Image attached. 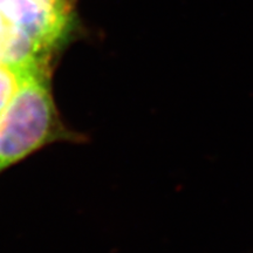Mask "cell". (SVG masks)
Segmentation results:
<instances>
[{"mask_svg":"<svg viewBox=\"0 0 253 253\" xmlns=\"http://www.w3.org/2000/svg\"><path fill=\"white\" fill-rule=\"evenodd\" d=\"M28 71H32V69H28ZM28 71H20L11 66L0 63V114L4 112V109L13 99L20 87L24 75Z\"/></svg>","mask_w":253,"mask_h":253,"instance_id":"obj_3","label":"cell"},{"mask_svg":"<svg viewBox=\"0 0 253 253\" xmlns=\"http://www.w3.org/2000/svg\"><path fill=\"white\" fill-rule=\"evenodd\" d=\"M67 0H0V14L20 28L41 49L54 46L69 24Z\"/></svg>","mask_w":253,"mask_h":253,"instance_id":"obj_2","label":"cell"},{"mask_svg":"<svg viewBox=\"0 0 253 253\" xmlns=\"http://www.w3.org/2000/svg\"><path fill=\"white\" fill-rule=\"evenodd\" d=\"M53 103L40 68L26 72L0 114V170L45 143L53 125Z\"/></svg>","mask_w":253,"mask_h":253,"instance_id":"obj_1","label":"cell"},{"mask_svg":"<svg viewBox=\"0 0 253 253\" xmlns=\"http://www.w3.org/2000/svg\"><path fill=\"white\" fill-rule=\"evenodd\" d=\"M6 23V20L4 18H2V15L0 14V25H2V24H5Z\"/></svg>","mask_w":253,"mask_h":253,"instance_id":"obj_4","label":"cell"}]
</instances>
